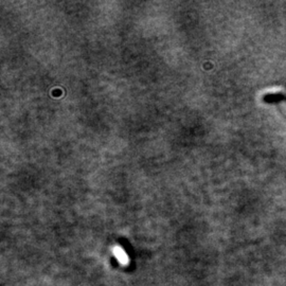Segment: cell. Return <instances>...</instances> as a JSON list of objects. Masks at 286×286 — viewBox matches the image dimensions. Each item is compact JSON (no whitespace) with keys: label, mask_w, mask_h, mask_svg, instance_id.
Segmentation results:
<instances>
[{"label":"cell","mask_w":286,"mask_h":286,"mask_svg":"<svg viewBox=\"0 0 286 286\" xmlns=\"http://www.w3.org/2000/svg\"><path fill=\"white\" fill-rule=\"evenodd\" d=\"M113 252H114V256L118 260V262H119L121 265L126 266V265L129 264V258H128V256H127L126 252L124 251L120 246H115L113 248Z\"/></svg>","instance_id":"1"}]
</instances>
